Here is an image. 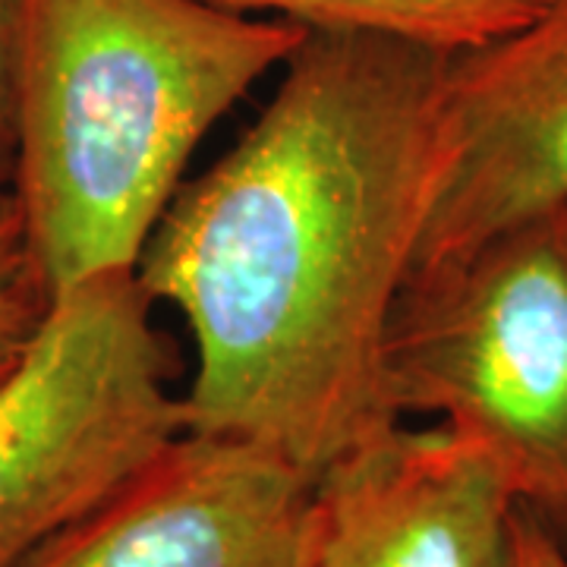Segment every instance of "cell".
I'll return each mask as SVG.
<instances>
[{
	"instance_id": "6da1fadb",
	"label": "cell",
	"mask_w": 567,
	"mask_h": 567,
	"mask_svg": "<svg viewBox=\"0 0 567 567\" xmlns=\"http://www.w3.org/2000/svg\"><path fill=\"white\" fill-rule=\"evenodd\" d=\"M447 54L306 29L240 142L183 181L133 275L193 334L186 432L319 480L401 425L385 341L435 193Z\"/></svg>"
},
{
	"instance_id": "7a4b0ae2",
	"label": "cell",
	"mask_w": 567,
	"mask_h": 567,
	"mask_svg": "<svg viewBox=\"0 0 567 567\" xmlns=\"http://www.w3.org/2000/svg\"><path fill=\"white\" fill-rule=\"evenodd\" d=\"M303 35L199 0H25L10 196L51 297L136 268L208 130Z\"/></svg>"
},
{
	"instance_id": "3957f363",
	"label": "cell",
	"mask_w": 567,
	"mask_h": 567,
	"mask_svg": "<svg viewBox=\"0 0 567 567\" xmlns=\"http://www.w3.org/2000/svg\"><path fill=\"white\" fill-rule=\"evenodd\" d=\"M394 413H439L567 548V244L558 212L410 275L385 341Z\"/></svg>"
},
{
	"instance_id": "277c9868",
	"label": "cell",
	"mask_w": 567,
	"mask_h": 567,
	"mask_svg": "<svg viewBox=\"0 0 567 567\" xmlns=\"http://www.w3.org/2000/svg\"><path fill=\"white\" fill-rule=\"evenodd\" d=\"M133 271L54 297L0 382V567H20L186 432L174 350Z\"/></svg>"
},
{
	"instance_id": "5b68a950",
	"label": "cell",
	"mask_w": 567,
	"mask_h": 567,
	"mask_svg": "<svg viewBox=\"0 0 567 567\" xmlns=\"http://www.w3.org/2000/svg\"><path fill=\"white\" fill-rule=\"evenodd\" d=\"M565 205L567 0H543L514 32L447 54L439 177L410 275Z\"/></svg>"
},
{
	"instance_id": "8992f818",
	"label": "cell",
	"mask_w": 567,
	"mask_h": 567,
	"mask_svg": "<svg viewBox=\"0 0 567 567\" xmlns=\"http://www.w3.org/2000/svg\"><path fill=\"white\" fill-rule=\"evenodd\" d=\"M312 505L275 451L183 432L20 567H309Z\"/></svg>"
},
{
	"instance_id": "52a82bcc",
	"label": "cell",
	"mask_w": 567,
	"mask_h": 567,
	"mask_svg": "<svg viewBox=\"0 0 567 567\" xmlns=\"http://www.w3.org/2000/svg\"><path fill=\"white\" fill-rule=\"evenodd\" d=\"M517 498L451 429H391L316 480L309 567H514Z\"/></svg>"
},
{
	"instance_id": "ba28073f",
	"label": "cell",
	"mask_w": 567,
	"mask_h": 567,
	"mask_svg": "<svg viewBox=\"0 0 567 567\" xmlns=\"http://www.w3.org/2000/svg\"><path fill=\"white\" fill-rule=\"evenodd\" d=\"M227 13L290 20L303 29H375L461 51L514 32L543 0H199Z\"/></svg>"
},
{
	"instance_id": "9c48e42d",
	"label": "cell",
	"mask_w": 567,
	"mask_h": 567,
	"mask_svg": "<svg viewBox=\"0 0 567 567\" xmlns=\"http://www.w3.org/2000/svg\"><path fill=\"white\" fill-rule=\"evenodd\" d=\"M54 303L29 252L13 196L0 203V382L17 369Z\"/></svg>"
},
{
	"instance_id": "30bf717a",
	"label": "cell",
	"mask_w": 567,
	"mask_h": 567,
	"mask_svg": "<svg viewBox=\"0 0 567 567\" xmlns=\"http://www.w3.org/2000/svg\"><path fill=\"white\" fill-rule=\"evenodd\" d=\"M25 0H0V203L13 186L17 162V73Z\"/></svg>"
},
{
	"instance_id": "8fae6325",
	"label": "cell",
	"mask_w": 567,
	"mask_h": 567,
	"mask_svg": "<svg viewBox=\"0 0 567 567\" xmlns=\"http://www.w3.org/2000/svg\"><path fill=\"white\" fill-rule=\"evenodd\" d=\"M514 567H567V548L529 511H517Z\"/></svg>"
},
{
	"instance_id": "7c38bea8",
	"label": "cell",
	"mask_w": 567,
	"mask_h": 567,
	"mask_svg": "<svg viewBox=\"0 0 567 567\" xmlns=\"http://www.w3.org/2000/svg\"><path fill=\"white\" fill-rule=\"evenodd\" d=\"M558 224H561V234H565V244H567V205L558 212Z\"/></svg>"
}]
</instances>
